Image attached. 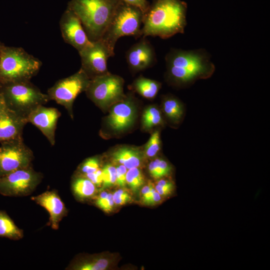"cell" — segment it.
I'll list each match as a JSON object with an SVG mask.
<instances>
[{"label":"cell","instance_id":"ba28073f","mask_svg":"<svg viewBox=\"0 0 270 270\" xmlns=\"http://www.w3.org/2000/svg\"><path fill=\"white\" fill-rule=\"evenodd\" d=\"M124 83L122 78L108 72L90 79L85 92L98 106L104 107L126 97Z\"/></svg>","mask_w":270,"mask_h":270},{"label":"cell","instance_id":"277c9868","mask_svg":"<svg viewBox=\"0 0 270 270\" xmlns=\"http://www.w3.org/2000/svg\"><path fill=\"white\" fill-rule=\"evenodd\" d=\"M42 62L22 48L0 47V86L30 81L37 74Z\"/></svg>","mask_w":270,"mask_h":270},{"label":"cell","instance_id":"7a4b0ae2","mask_svg":"<svg viewBox=\"0 0 270 270\" xmlns=\"http://www.w3.org/2000/svg\"><path fill=\"white\" fill-rule=\"evenodd\" d=\"M166 74L173 82L186 84L210 76L215 66L204 49L184 50L172 48L165 57Z\"/></svg>","mask_w":270,"mask_h":270},{"label":"cell","instance_id":"d6986e66","mask_svg":"<svg viewBox=\"0 0 270 270\" xmlns=\"http://www.w3.org/2000/svg\"><path fill=\"white\" fill-rule=\"evenodd\" d=\"M0 237L18 240L24 237L23 230L20 228L4 210H0Z\"/></svg>","mask_w":270,"mask_h":270},{"label":"cell","instance_id":"f1b7e54d","mask_svg":"<svg viewBox=\"0 0 270 270\" xmlns=\"http://www.w3.org/2000/svg\"><path fill=\"white\" fill-rule=\"evenodd\" d=\"M96 205L106 212H110L114 204L112 194L102 192L96 200Z\"/></svg>","mask_w":270,"mask_h":270},{"label":"cell","instance_id":"5bb4252c","mask_svg":"<svg viewBox=\"0 0 270 270\" xmlns=\"http://www.w3.org/2000/svg\"><path fill=\"white\" fill-rule=\"evenodd\" d=\"M133 44L126 54V62L133 71L140 72L152 66L156 62L154 50L144 38Z\"/></svg>","mask_w":270,"mask_h":270},{"label":"cell","instance_id":"836d02e7","mask_svg":"<svg viewBox=\"0 0 270 270\" xmlns=\"http://www.w3.org/2000/svg\"><path fill=\"white\" fill-rule=\"evenodd\" d=\"M91 180L96 186H99L102 182V170L98 168L94 172L88 174L84 176Z\"/></svg>","mask_w":270,"mask_h":270},{"label":"cell","instance_id":"603a6c76","mask_svg":"<svg viewBox=\"0 0 270 270\" xmlns=\"http://www.w3.org/2000/svg\"><path fill=\"white\" fill-rule=\"evenodd\" d=\"M108 265V260L104 258H90L72 264L68 269L77 270H104Z\"/></svg>","mask_w":270,"mask_h":270},{"label":"cell","instance_id":"2e32d148","mask_svg":"<svg viewBox=\"0 0 270 270\" xmlns=\"http://www.w3.org/2000/svg\"><path fill=\"white\" fill-rule=\"evenodd\" d=\"M135 116L134 105L130 97H125L116 102L109 114L107 122L116 132H120L130 127Z\"/></svg>","mask_w":270,"mask_h":270},{"label":"cell","instance_id":"7c38bea8","mask_svg":"<svg viewBox=\"0 0 270 270\" xmlns=\"http://www.w3.org/2000/svg\"><path fill=\"white\" fill-rule=\"evenodd\" d=\"M60 26L64 42L78 52L92 44L79 18L70 10L67 8L64 12L60 21Z\"/></svg>","mask_w":270,"mask_h":270},{"label":"cell","instance_id":"6da1fadb","mask_svg":"<svg viewBox=\"0 0 270 270\" xmlns=\"http://www.w3.org/2000/svg\"><path fill=\"white\" fill-rule=\"evenodd\" d=\"M187 4L181 0H154L144 14L141 36L168 38L184 34Z\"/></svg>","mask_w":270,"mask_h":270},{"label":"cell","instance_id":"e0dca14e","mask_svg":"<svg viewBox=\"0 0 270 270\" xmlns=\"http://www.w3.org/2000/svg\"><path fill=\"white\" fill-rule=\"evenodd\" d=\"M27 118L7 108L0 117V143L22 137Z\"/></svg>","mask_w":270,"mask_h":270},{"label":"cell","instance_id":"cb8c5ba5","mask_svg":"<svg viewBox=\"0 0 270 270\" xmlns=\"http://www.w3.org/2000/svg\"><path fill=\"white\" fill-rule=\"evenodd\" d=\"M162 122V114L155 106L146 108L142 116V124L144 128L149 129Z\"/></svg>","mask_w":270,"mask_h":270},{"label":"cell","instance_id":"1f68e13d","mask_svg":"<svg viewBox=\"0 0 270 270\" xmlns=\"http://www.w3.org/2000/svg\"><path fill=\"white\" fill-rule=\"evenodd\" d=\"M126 167L120 164L116 167V184L121 187H124L126 184V174L127 172Z\"/></svg>","mask_w":270,"mask_h":270},{"label":"cell","instance_id":"ac0fdd59","mask_svg":"<svg viewBox=\"0 0 270 270\" xmlns=\"http://www.w3.org/2000/svg\"><path fill=\"white\" fill-rule=\"evenodd\" d=\"M112 156L114 162L124 166L128 170L139 166L142 159L138 150L129 147L118 148L112 152Z\"/></svg>","mask_w":270,"mask_h":270},{"label":"cell","instance_id":"f546056e","mask_svg":"<svg viewBox=\"0 0 270 270\" xmlns=\"http://www.w3.org/2000/svg\"><path fill=\"white\" fill-rule=\"evenodd\" d=\"M99 168V160L97 158L92 157L86 160L80 167V172L84 176L94 172Z\"/></svg>","mask_w":270,"mask_h":270},{"label":"cell","instance_id":"484cf974","mask_svg":"<svg viewBox=\"0 0 270 270\" xmlns=\"http://www.w3.org/2000/svg\"><path fill=\"white\" fill-rule=\"evenodd\" d=\"M126 182L132 190L136 192L144 184V180L140 170L138 168H132L127 170Z\"/></svg>","mask_w":270,"mask_h":270},{"label":"cell","instance_id":"8992f818","mask_svg":"<svg viewBox=\"0 0 270 270\" xmlns=\"http://www.w3.org/2000/svg\"><path fill=\"white\" fill-rule=\"evenodd\" d=\"M7 108L25 118L37 106L50 100L30 81L12 82L0 86Z\"/></svg>","mask_w":270,"mask_h":270},{"label":"cell","instance_id":"ffe728a7","mask_svg":"<svg viewBox=\"0 0 270 270\" xmlns=\"http://www.w3.org/2000/svg\"><path fill=\"white\" fill-rule=\"evenodd\" d=\"M132 87L143 97L152 99L156 96L161 87V84L157 81L140 76L134 82Z\"/></svg>","mask_w":270,"mask_h":270},{"label":"cell","instance_id":"d6a6232c","mask_svg":"<svg viewBox=\"0 0 270 270\" xmlns=\"http://www.w3.org/2000/svg\"><path fill=\"white\" fill-rule=\"evenodd\" d=\"M128 4L138 8L144 14L150 6V3L147 0H120Z\"/></svg>","mask_w":270,"mask_h":270},{"label":"cell","instance_id":"44dd1931","mask_svg":"<svg viewBox=\"0 0 270 270\" xmlns=\"http://www.w3.org/2000/svg\"><path fill=\"white\" fill-rule=\"evenodd\" d=\"M72 188L74 194L82 200L93 196L96 192V186L84 176H78L73 180Z\"/></svg>","mask_w":270,"mask_h":270},{"label":"cell","instance_id":"9c48e42d","mask_svg":"<svg viewBox=\"0 0 270 270\" xmlns=\"http://www.w3.org/2000/svg\"><path fill=\"white\" fill-rule=\"evenodd\" d=\"M32 151L24 142L22 136L0 143V176L32 166Z\"/></svg>","mask_w":270,"mask_h":270},{"label":"cell","instance_id":"7402d4cb","mask_svg":"<svg viewBox=\"0 0 270 270\" xmlns=\"http://www.w3.org/2000/svg\"><path fill=\"white\" fill-rule=\"evenodd\" d=\"M162 109L166 116L174 122H178L184 114L182 103L176 98L168 96L162 100Z\"/></svg>","mask_w":270,"mask_h":270},{"label":"cell","instance_id":"52a82bcc","mask_svg":"<svg viewBox=\"0 0 270 270\" xmlns=\"http://www.w3.org/2000/svg\"><path fill=\"white\" fill-rule=\"evenodd\" d=\"M90 79L80 68L76 72L60 80L47 92L49 98L63 106L72 118V105L77 96L86 91Z\"/></svg>","mask_w":270,"mask_h":270},{"label":"cell","instance_id":"9a60e30c","mask_svg":"<svg viewBox=\"0 0 270 270\" xmlns=\"http://www.w3.org/2000/svg\"><path fill=\"white\" fill-rule=\"evenodd\" d=\"M31 200L48 212V225L54 230L58 229L59 224L66 216L68 210L58 193L54 190H46L32 197Z\"/></svg>","mask_w":270,"mask_h":270},{"label":"cell","instance_id":"3957f363","mask_svg":"<svg viewBox=\"0 0 270 270\" xmlns=\"http://www.w3.org/2000/svg\"><path fill=\"white\" fill-rule=\"evenodd\" d=\"M120 0H72L68 8L79 18L92 42L101 39Z\"/></svg>","mask_w":270,"mask_h":270},{"label":"cell","instance_id":"5b68a950","mask_svg":"<svg viewBox=\"0 0 270 270\" xmlns=\"http://www.w3.org/2000/svg\"><path fill=\"white\" fill-rule=\"evenodd\" d=\"M143 16L138 8L120 0L101 40L114 52L122 36H141Z\"/></svg>","mask_w":270,"mask_h":270},{"label":"cell","instance_id":"4dcf8cb0","mask_svg":"<svg viewBox=\"0 0 270 270\" xmlns=\"http://www.w3.org/2000/svg\"><path fill=\"white\" fill-rule=\"evenodd\" d=\"M112 198L116 204L122 205L125 204L131 200L129 194L123 190H118L112 194Z\"/></svg>","mask_w":270,"mask_h":270},{"label":"cell","instance_id":"83f0119b","mask_svg":"<svg viewBox=\"0 0 270 270\" xmlns=\"http://www.w3.org/2000/svg\"><path fill=\"white\" fill-rule=\"evenodd\" d=\"M102 182L101 190L110 187L116 183V168L108 164L102 169Z\"/></svg>","mask_w":270,"mask_h":270},{"label":"cell","instance_id":"d590c367","mask_svg":"<svg viewBox=\"0 0 270 270\" xmlns=\"http://www.w3.org/2000/svg\"><path fill=\"white\" fill-rule=\"evenodd\" d=\"M162 197L156 190L147 202L146 205H154L160 203Z\"/></svg>","mask_w":270,"mask_h":270},{"label":"cell","instance_id":"30bf717a","mask_svg":"<svg viewBox=\"0 0 270 270\" xmlns=\"http://www.w3.org/2000/svg\"><path fill=\"white\" fill-rule=\"evenodd\" d=\"M42 179V173L32 166L0 176V194L8 196L31 194Z\"/></svg>","mask_w":270,"mask_h":270},{"label":"cell","instance_id":"e575fe53","mask_svg":"<svg viewBox=\"0 0 270 270\" xmlns=\"http://www.w3.org/2000/svg\"><path fill=\"white\" fill-rule=\"evenodd\" d=\"M156 191L163 198L170 194L174 188V183L166 186L156 185L154 186Z\"/></svg>","mask_w":270,"mask_h":270},{"label":"cell","instance_id":"74e56055","mask_svg":"<svg viewBox=\"0 0 270 270\" xmlns=\"http://www.w3.org/2000/svg\"><path fill=\"white\" fill-rule=\"evenodd\" d=\"M3 44L0 42V47Z\"/></svg>","mask_w":270,"mask_h":270},{"label":"cell","instance_id":"8fae6325","mask_svg":"<svg viewBox=\"0 0 270 270\" xmlns=\"http://www.w3.org/2000/svg\"><path fill=\"white\" fill-rule=\"evenodd\" d=\"M78 54L81 59L80 68L90 79L108 73V60L114 55L101 39L92 42Z\"/></svg>","mask_w":270,"mask_h":270},{"label":"cell","instance_id":"8d00e7d4","mask_svg":"<svg viewBox=\"0 0 270 270\" xmlns=\"http://www.w3.org/2000/svg\"><path fill=\"white\" fill-rule=\"evenodd\" d=\"M7 108L3 94L0 90V117Z\"/></svg>","mask_w":270,"mask_h":270},{"label":"cell","instance_id":"4fadbf2b","mask_svg":"<svg viewBox=\"0 0 270 270\" xmlns=\"http://www.w3.org/2000/svg\"><path fill=\"white\" fill-rule=\"evenodd\" d=\"M61 114L56 108L40 105L35 108L27 116L30 122L45 136L50 144L54 146L56 144V130Z\"/></svg>","mask_w":270,"mask_h":270},{"label":"cell","instance_id":"d4e9b609","mask_svg":"<svg viewBox=\"0 0 270 270\" xmlns=\"http://www.w3.org/2000/svg\"><path fill=\"white\" fill-rule=\"evenodd\" d=\"M150 172L154 178L158 180L169 176L172 172V166L166 160L156 158L151 162Z\"/></svg>","mask_w":270,"mask_h":270},{"label":"cell","instance_id":"4316f807","mask_svg":"<svg viewBox=\"0 0 270 270\" xmlns=\"http://www.w3.org/2000/svg\"><path fill=\"white\" fill-rule=\"evenodd\" d=\"M160 148V133L158 130L151 135L144 149V154L146 157L152 158L159 152Z\"/></svg>","mask_w":270,"mask_h":270}]
</instances>
